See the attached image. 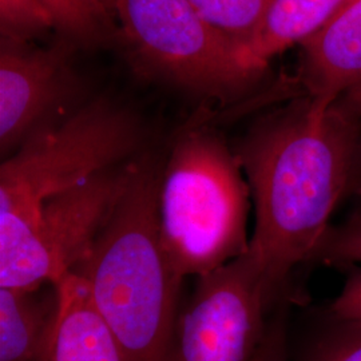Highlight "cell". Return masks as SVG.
Returning <instances> with one entry per match:
<instances>
[{"label":"cell","instance_id":"obj_6","mask_svg":"<svg viewBox=\"0 0 361 361\" xmlns=\"http://www.w3.org/2000/svg\"><path fill=\"white\" fill-rule=\"evenodd\" d=\"M116 19L143 65L186 90L228 99L258 78L190 0H116Z\"/></svg>","mask_w":361,"mask_h":361},{"label":"cell","instance_id":"obj_1","mask_svg":"<svg viewBox=\"0 0 361 361\" xmlns=\"http://www.w3.org/2000/svg\"><path fill=\"white\" fill-rule=\"evenodd\" d=\"M361 119L305 95L261 118L234 152L255 207L249 250L273 296L313 259L336 207L356 183Z\"/></svg>","mask_w":361,"mask_h":361},{"label":"cell","instance_id":"obj_21","mask_svg":"<svg viewBox=\"0 0 361 361\" xmlns=\"http://www.w3.org/2000/svg\"><path fill=\"white\" fill-rule=\"evenodd\" d=\"M98 3L104 8V11L109 13L113 19H116V0H98Z\"/></svg>","mask_w":361,"mask_h":361},{"label":"cell","instance_id":"obj_13","mask_svg":"<svg viewBox=\"0 0 361 361\" xmlns=\"http://www.w3.org/2000/svg\"><path fill=\"white\" fill-rule=\"evenodd\" d=\"M54 19L55 30L71 42L94 46L107 38L114 20L98 0H39Z\"/></svg>","mask_w":361,"mask_h":361},{"label":"cell","instance_id":"obj_12","mask_svg":"<svg viewBox=\"0 0 361 361\" xmlns=\"http://www.w3.org/2000/svg\"><path fill=\"white\" fill-rule=\"evenodd\" d=\"M356 0H274L243 49L246 66L261 74L271 59L300 46Z\"/></svg>","mask_w":361,"mask_h":361},{"label":"cell","instance_id":"obj_22","mask_svg":"<svg viewBox=\"0 0 361 361\" xmlns=\"http://www.w3.org/2000/svg\"><path fill=\"white\" fill-rule=\"evenodd\" d=\"M361 173V149H360V154H359V161H357V170H356V180H357V177H359V174ZM361 188V180L359 183H357V186H356V190ZM355 190V192H356Z\"/></svg>","mask_w":361,"mask_h":361},{"label":"cell","instance_id":"obj_20","mask_svg":"<svg viewBox=\"0 0 361 361\" xmlns=\"http://www.w3.org/2000/svg\"><path fill=\"white\" fill-rule=\"evenodd\" d=\"M336 104L349 114L361 119V83L343 95Z\"/></svg>","mask_w":361,"mask_h":361},{"label":"cell","instance_id":"obj_8","mask_svg":"<svg viewBox=\"0 0 361 361\" xmlns=\"http://www.w3.org/2000/svg\"><path fill=\"white\" fill-rule=\"evenodd\" d=\"M67 51L62 46L37 47L1 39L0 46V149L13 152L42 129L63 102L70 86Z\"/></svg>","mask_w":361,"mask_h":361},{"label":"cell","instance_id":"obj_18","mask_svg":"<svg viewBox=\"0 0 361 361\" xmlns=\"http://www.w3.org/2000/svg\"><path fill=\"white\" fill-rule=\"evenodd\" d=\"M348 274L340 293L329 307V314L337 320L361 322V267H348Z\"/></svg>","mask_w":361,"mask_h":361},{"label":"cell","instance_id":"obj_2","mask_svg":"<svg viewBox=\"0 0 361 361\" xmlns=\"http://www.w3.org/2000/svg\"><path fill=\"white\" fill-rule=\"evenodd\" d=\"M161 171L135 161L126 192L73 274L89 290L128 361H176L183 279L162 243Z\"/></svg>","mask_w":361,"mask_h":361},{"label":"cell","instance_id":"obj_14","mask_svg":"<svg viewBox=\"0 0 361 361\" xmlns=\"http://www.w3.org/2000/svg\"><path fill=\"white\" fill-rule=\"evenodd\" d=\"M207 22L241 47L255 35L274 0H190Z\"/></svg>","mask_w":361,"mask_h":361},{"label":"cell","instance_id":"obj_16","mask_svg":"<svg viewBox=\"0 0 361 361\" xmlns=\"http://www.w3.org/2000/svg\"><path fill=\"white\" fill-rule=\"evenodd\" d=\"M313 259L336 268L361 267V210L329 228Z\"/></svg>","mask_w":361,"mask_h":361},{"label":"cell","instance_id":"obj_3","mask_svg":"<svg viewBox=\"0 0 361 361\" xmlns=\"http://www.w3.org/2000/svg\"><path fill=\"white\" fill-rule=\"evenodd\" d=\"M252 197L235 153L207 128L182 134L161 171L162 243L182 279L217 271L249 252Z\"/></svg>","mask_w":361,"mask_h":361},{"label":"cell","instance_id":"obj_17","mask_svg":"<svg viewBox=\"0 0 361 361\" xmlns=\"http://www.w3.org/2000/svg\"><path fill=\"white\" fill-rule=\"evenodd\" d=\"M334 323L312 348L307 361H361V322L334 319Z\"/></svg>","mask_w":361,"mask_h":361},{"label":"cell","instance_id":"obj_5","mask_svg":"<svg viewBox=\"0 0 361 361\" xmlns=\"http://www.w3.org/2000/svg\"><path fill=\"white\" fill-rule=\"evenodd\" d=\"M134 162L47 198L28 219L0 226V286L58 284L89 255L126 192Z\"/></svg>","mask_w":361,"mask_h":361},{"label":"cell","instance_id":"obj_7","mask_svg":"<svg viewBox=\"0 0 361 361\" xmlns=\"http://www.w3.org/2000/svg\"><path fill=\"white\" fill-rule=\"evenodd\" d=\"M258 258L249 250L197 277L177 325L176 361H250L274 301Z\"/></svg>","mask_w":361,"mask_h":361},{"label":"cell","instance_id":"obj_9","mask_svg":"<svg viewBox=\"0 0 361 361\" xmlns=\"http://www.w3.org/2000/svg\"><path fill=\"white\" fill-rule=\"evenodd\" d=\"M300 49L307 97L322 109L332 107L361 83V0L335 15Z\"/></svg>","mask_w":361,"mask_h":361},{"label":"cell","instance_id":"obj_19","mask_svg":"<svg viewBox=\"0 0 361 361\" xmlns=\"http://www.w3.org/2000/svg\"><path fill=\"white\" fill-rule=\"evenodd\" d=\"M250 361H288V332L284 310L268 319L265 334Z\"/></svg>","mask_w":361,"mask_h":361},{"label":"cell","instance_id":"obj_10","mask_svg":"<svg viewBox=\"0 0 361 361\" xmlns=\"http://www.w3.org/2000/svg\"><path fill=\"white\" fill-rule=\"evenodd\" d=\"M55 286L58 313L42 361H128L86 284L70 273Z\"/></svg>","mask_w":361,"mask_h":361},{"label":"cell","instance_id":"obj_4","mask_svg":"<svg viewBox=\"0 0 361 361\" xmlns=\"http://www.w3.org/2000/svg\"><path fill=\"white\" fill-rule=\"evenodd\" d=\"M143 129L122 106L97 99L27 138L0 168V226L31 217L52 195L122 165Z\"/></svg>","mask_w":361,"mask_h":361},{"label":"cell","instance_id":"obj_11","mask_svg":"<svg viewBox=\"0 0 361 361\" xmlns=\"http://www.w3.org/2000/svg\"><path fill=\"white\" fill-rule=\"evenodd\" d=\"M56 313L55 285L50 290L0 286V361L43 360Z\"/></svg>","mask_w":361,"mask_h":361},{"label":"cell","instance_id":"obj_15","mask_svg":"<svg viewBox=\"0 0 361 361\" xmlns=\"http://www.w3.org/2000/svg\"><path fill=\"white\" fill-rule=\"evenodd\" d=\"M52 28L54 19L39 0H0L1 39L28 43Z\"/></svg>","mask_w":361,"mask_h":361}]
</instances>
